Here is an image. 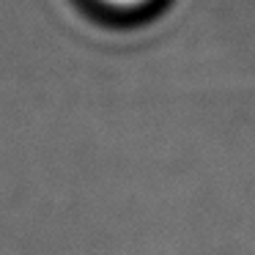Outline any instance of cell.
<instances>
[{"instance_id":"1","label":"cell","mask_w":255,"mask_h":255,"mask_svg":"<svg viewBox=\"0 0 255 255\" xmlns=\"http://www.w3.org/2000/svg\"><path fill=\"white\" fill-rule=\"evenodd\" d=\"M99 8L105 11H113V14H132V11H140L151 3V0H94Z\"/></svg>"}]
</instances>
